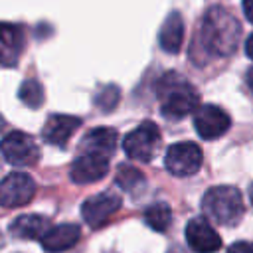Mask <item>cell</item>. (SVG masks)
<instances>
[{
	"instance_id": "1",
	"label": "cell",
	"mask_w": 253,
	"mask_h": 253,
	"mask_svg": "<svg viewBox=\"0 0 253 253\" xmlns=\"http://www.w3.org/2000/svg\"><path fill=\"white\" fill-rule=\"evenodd\" d=\"M200 36L206 51L217 57H227L237 49L241 26L231 12L221 6H211L204 16Z\"/></svg>"
},
{
	"instance_id": "2",
	"label": "cell",
	"mask_w": 253,
	"mask_h": 253,
	"mask_svg": "<svg viewBox=\"0 0 253 253\" xmlns=\"http://www.w3.org/2000/svg\"><path fill=\"white\" fill-rule=\"evenodd\" d=\"M156 93L160 99V111L168 119H182L198 111V91L184 75L176 71H168L158 79Z\"/></svg>"
},
{
	"instance_id": "3",
	"label": "cell",
	"mask_w": 253,
	"mask_h": 253,
	"mask_svg": "<svg viewBox=\"0 0 253 253\" xmlns=\"http://www.w3.org/2000/svg\"><path fill=\"white\" fill-rule=\"evenodd\" d=\"M202 210L219 225H235L243 215V196L235 186H213L204 194Z\"/></svg>"
},
{
	"instance_id": "4",
	"label": "cell",
	"mask_w": 253,
	"mask_h": 253,
	"mask_svg": "<svg viewBox=\"0 0 253 253\" xmlns=\"http://www.w3.org/2000/svg\"><path fill=\"white\" fill-rule=\"evenodd\" d=\"M158 144H160V128L152 121L140 123L123 140V148L126 156L136 162H150L158 150Z\"/></svg>"
},
{
	"instance_id": "5",
	"label": "cell",
	"mask_w": 253,
	"mask_h": 253,
	"mask_svg": "<svg viewBox=\"0 0 253 253\" xmlns=\"http://www.w3.org/2000/svg\"><path fill=\"white\" fill-rule=\"evenodd\" d=\"M202 160H204V156H202L200 146L194 142H188V140L168 146V150L164 154L166 170L174 176H180V178L196 174L202 166Z\"/></svg>"
},
{
	"instance_id": "6",
	"label": "cell",
	"mask_w": 253,
	"mask_h": 253,
	"mask_svg": "<svg viewBox=\"0 0 253 253\" xmlns=\"http://www.w3.org/2000/svg\"><path fill=\"white\" fill-rule=\"evenodd\" d=\"M2 156L12 166H34L40 160V148L30 134L12 130L2 138Z\"/></svg>"
},
{
	"instance_id": "7",
	"label": "cell",
	"mask_w": 253,
	"mask_h": 253,
	"mask_svg": "<svg viewBox=\"0 0 253 253\" xmlns=\"http://www.w3.org/2000/svg\"><path fill=\"white\" fill-rule=\"evenodd\" d=\"M231 126L229 115L217 105H202L194 113V128L204 140H215Z\"/></svg>"
},
{
	"instance_id": "8",
	"label": "cell",
	"mask_w": 253,
	"mask_h": 253,
	"mask_svg": "<svg viewBox=\"0 0 253 253\" xmlns=\"http://www.w3.org/2000/svg\"><path fill=\"white\" fill-rule=\"evenodd\" d=\"M36 194V182L26 172H10L0 184V202L4 208L26 206Z\"/></svg>"
},
{
	"instance_id": "9",
	"label": "cell",
	"mask_w": 253,
	"mask_h": 253,
	"mask_svg": "<svg viewBox=\"0 0 253 253\" xmlns=\"http://www.w3.org/2000/svg\"><path fill=\"white\" fill-rule=\"evenodd\" d=\"M119 208H121V198L117 194L101 192V194H95L83 202L81 213H83V219L87 221V225L97 229V227L105 225Z\"/></svg>"
},
{
	"instance_id": "10",
	"label": "cell",
	"mask_w": 253,
	"mask_h": 253,
	"mask_svg": "<svg viewBox=\"0 0 253 253\" xmlns=\"http://www.w3.org/2000/svg\"><path fill=\"white\" fill-rule=\"evenodd\" d=\"M107 172H109V156L95 154V152H81L69 168V176L75 184L97 182Z\"/></svg>"
},
{
	"instance_id": "11",
	"label": "cell",
	"mask_w": 253,
	"mask_h": 253,
	"mask_svg": "<svg viewBox=\"0 0 253 253\" xmlns=\"http://www.w3.org/2000/svg\"><path fill=\"white\" fill-rule=\"evenodd\" d=\"M186 241L196 253H215L221 249L219 233L204 217H194L186 225Z\"/></svg>"
},
{
	"instance_id": "12",
	"label": "cell",
	"mask_w": 253,
	"mask_h": 253,
	"mask_svg": "<svg viewBox=\"0 0 253 253\" xmlns=\"http://www.w3.org/2000/svg\"><path fill=\"white\" fill-rule=\"evenodd\" d=\"M79 126H81V119L79 117H73V115H51L45 121L43 128H42V136H43V140L47 144L65 146Z\"/></svg>"
},
{
	"instance_id": "13",
	"label": "cell",
	"mask_w": 253,
	"mask_h": 253,
	"mask_svg": "<svg viewBox=\"0 0 253 253\" xmlns=\"http://www.w3.org/2000/svg\"><path fill=\"white\" fill-rule=\"evenodd\" d=\"M79 239H81V229L77 223H59V225H51L40 241L47 253H63L71 249Z\"/></svg>"
},
{
	"instance_id": "14",
	"label": "cell",
	"mask_w": 253,
	"mask_h": 253,
	"mask_svg": "<svg viewBox=\"0 0 253 253\" xmlns=\"http://www.w3.org/2000/svg\"><path fill=\"white\" fill-rule=\"evenodd\" d=\"M184 42V20L180 12H170L158 32V43L166 53H178Z\"/></svg>"
},
{
	"instance_id": "15",
	"label": "cell",
	"mask_w": 253,
	"mask_h": 253,
	"mask_svg": "<svg viewBox=\"0 0 253 253\" xmlns=\"http://www.w3.org/2000/svg\"><path fill=\"white\" fill-rule=\"evenodd\" d=\"M115 146H117V130L109 128V126L91 128L79 144V148L83 152H95V154H103V156H111Z\"/></svg>"
},
{
	"instance_id": "16",
	"label": "cell",
	"mask_w": 253,
	"mask_h": 253,
	"mask_svg": "<svg viewBox=\"0 0 253 253\" xmlns=\"http://www.w3.org/2000/svg\"><path fill=\"white\" fill-rule=\"evenodd\" d=\"M49 219L40 213H26L10 223V233L18 239H42L49 229Z\"/></svg>"
},
{
	"instance_id": "17",
	"label": "cell",
	"mask_w": 253,
	"mask_h": 253,
	"mask_svg": "<svg viewBox=\"0 0 253 253\" xmlns=\"http://www.w3.org/2000/svg\"><path fill=\"white\" fill-rule=\"evenodd\" d=\"M26 43V34L16 24H4L2 26V63L14 65L18 61V55L22 53Z\"/></svg>"
},
{
	"instance_id": "18",
	"label": "cell",
	"mask_w": 253,
	"mask_h": 253,
	"mask_svg": "<svg viewBox=\"0 0 253 253\" xmlns=\"http://www.w3.org/2000/svg\"><path fill=\"white\" fill-rule=\"evenodd\" d=\"M144 223L154 231H166L172 223V210L164 202H154L144 210Z\"/></svg>"
},
{
	"instance_id": "19",
	"label": "cell",
	"mask_w": 253,
	"mask_h": 253,
	"mask_svg": "<svg viewBox=\"0 0 253 253\" xmlns=\"http://www.w3.org/2000/svg\"><path fill=\"white\" fill-rule=\"evenodd\" d=\"M115 182H117V186L121 190L128 192V194H134L136 190H140L144 186V174L136 166L121 164L117 174H115Z\"/></svg>"
},
{
	"instance_id": "20",
	"label": "cell",
	"mask_w": 253,
	"mask_h": 253,
	"mask_svg": "<svg viewBox=\"0 0 253 253\" xmlns=\"http://www.w3.org/2000/svg\"><path fill=\"white\" fill-rule=\"evenodd\" d=\"M18 97H20V101H22L26 107H30V109H40L45 95H43V87L40 85V81H36V79H26V81H22V85H20V89H18Z\"/></svg>"
},
{
	"instance_id": "21",
	"label": "cell",
	"mask_w": 253,
	"mask_h": 253,
	"mask_svg": "<svg viewBox=\"0 0 253 253\" xmlns=\"http://www.w3.org/2000/svg\"><path fill=\"white\" fill-rule=\"evenodd\" d=\"M121 99V93H119V87L117 85H105L97 95H95V105L103 111V113H111L117 103Z\"/></svg>"
},
{
	"instance_id": "22",
	"label": "cell",
	"mask_w": 253,
	"mask_h": 253,
	"mask_svg": "<svg viewBox=\"0 0 253 253\" xmlns=\"http://www.w3.org/2000/svg\"><path fill=\"white\" fill-rule=\"evenodd\" d=\"M227 253H253V241H235L227 247Z\"/></svg>"
},
{
	"instance_id": "23",
	"label": "cell",
	"mask_w": 253,
	"mask_h": 253,
	"mask_svg": "<svg viewBox=\"0 0 253 253\" xmlns=\"http://www.w3.org/2000/svg\"><path fill=\"white\" fill-rule=\"evenodd\" d=\"M243 14L253 24V0H243Z\"/></svg>"
},
{
	"instance_id": "24",
	"label": "cell",
	"mask_w": 253,
	"mask_h": 253,
	"mask_svg": "<svg viewBox=\"0 0 253 253\" xmlns=\"http://www.w3.org/2000/svg\"><path fill=\"white\" fill-rule=\"evenodd\" d=\"M245 53H247V57H251L253 59V34L247 38V42H245Z\"/></svg>"
},
{
	"instance_id": "25",
	"label": "cell",
	"mask_w": 253,
	"mask_h": 253,
	"mask_svg": "<svg viewBox=\"0 0 253 253\" xmlns=\"http://www.w3.org/2000/svg\"><path fill=\"white\" fill-rule=\"evenodd\" d=\"M245 83H247V87H249V91H251V95H253V67L247 69V73H245Z\"/></svg>"
},
{
	"instance_id": "26",
	"label": "cell",
	"mask_w": 253,
	"mask_h": 253,
	"mask_svg": "<svg viewBox=\"0 0 253 253\" xmlns=\"http://www.w3.org/2000/svg\"><path fill=\"white\" fill-rule=\"evenodd\" d=\"M249 200H251V204H253V182H251V186H249Z\"/></svg>"
}]
</instances>
